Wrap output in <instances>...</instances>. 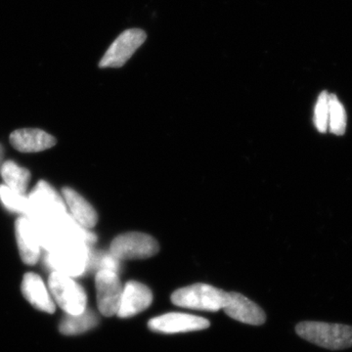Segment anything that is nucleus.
I'll use <instances>...</instances> for the list:
<instances>
[{"mask_svg":"<svg viewBox=\"0 0 352 352\" xmlns=\"http://www.w3.org/2000/svg\"><path fill=\"white\" fill-rule=\"evenodd\" d=\"M296 333L315 346L330 351H342L352 347L351 326L303 321L296 325Z\"/></svg>","mask_w":352,"mask_h":352,"instance_id":"1","label":"nucleus"},{"mask_svg":"<svg viewBox=\"0 0 352 352\" xmlns=\"http://www.w3.org/2000/svg\"><path fill=\"white\" fill-rule=\"evenodd\" d=\"M229 293L210 285L198 283L178 289L171 296V302L180 307L204 311H219L226 307Z\"/></svg>","mask_w":352,"mask_h":352,"instance_id":"2","label":"nucleus"},{"mask_svg":"<svg viewBox=\"0 0 352 352\" xmlns=\"http://www.w3.org/2000/svg\"><path fill=\"white\" fill-rule=\"evenodd\" d=\"M46 261L56 272L73 278L80 276L89 266L88 245L80 241L64 240L56 249L48 252Z\"/></svg>","mask_w":352,"mask_h":352,"instance_id":"3","label":"nucleus"},{"mask_svg":"<svg viewBox=\"0 0 352 352\" xmlns=\"http://www.w3.org/2000/svg\"><path fill=\"white\" fill-rule=\"evenodd\" d=\"M50 289L60 307L69 315L82 314L87 310V294L73 277L53 271L50 277Z\"/></svg>","mask_w":352,"mask_h":352,"instance_id":"4","label":"nucleus"},{"mask_svg":"<svg viewBox=\"0 0 352 352\" xmlns=\"http://www.w3.org/2000/svg\"><path fill=\"white\" fill-rule=\"evenodd\" d=\"M29 219H38L57 221L67 214L66 204L63 198L53 189L50 183L41 180L34 186L29 197Z\"/></svg>","mask_w":352,"mask_h":352,"instance_id":"5","label":"nucleus"},{"mask_svg":"<svg viewBox=\"0 0 352 352\" xmlns=\"http://www.w3.org/2000/svg\"><path fill=\"white\" fill-rule=\"evenodd\" d=\"M159 251V243L152 236L141 232L122 234L113 240L110 247V254L119 261L149 258Z\"/></svg>","mask_w":352,"mask_h":352,"instance_id":"6","label":"nucleus"},{"mask_svg":"<svg viewBox=\"0 0 352 352\" xmlns=\"http://www.w3.org/2000/svg\"><path fill=\"white\" fill-rule=\"evenodd\" d=\"M146 38L147 34L142 30L131 29L124 31L109 47L99 66L101 68H120L141 47Z\"/></svg>","mask_w":352,"mask_h":352,"instance_id":"7","label":"nucleus"},{"mask_svg":"<svg viewBox=\"0 0 352 352\" xmlns=\"http://www.w3.org/2000/svg\"><path fill=\"white\" fill-rule=\"evenodd\" d=\"M95 286L100 314L106 317L117 314L124 289L118 272L109 270H98L95 276Z\"/></svg>","mask_w":352,"mask_h":352,"instance_id":"8","label":"nucleus"},{"mask_svg":"<svg viewBox=\"0 0 352 352\" xmlns=\"http://www.w3.org/2000/svg\"><path fill=\"white\" fill-rule=\"evenodd\" d=\"M148 326L155 332L177 333L205 330L210 327V322L196 315L173 312L155 317L148 322Z\"/></svg>","mask_w":352,"mask_h":352,"instance_id":"9","label":"nucleus"},{"mask_svg":"<svg viewBox=\"0 0 352 352\" xmlns=\"http://www.w3.org/2000/svg\"><path fill=\"white\" fill-rule=\"evenodd\" d=\"M153 294L144 284L136 281L127 282L122 289L118 316L129 318L144 311L151 305Z\"/></svg>","mask_w":352,"mask_h":352,"instance_id":"10","label":"nucleus"},{"mask_svg":"<svg viewBox=\"0 0 352 352\" xmlns=\"http://www.w3.org/2000/svg\"><path fill=\"white\" fill-rule=\"evenodd\" d=\"M223 310L234 320L249 325H263L266 320L265 314L256 303L252 302L247 296L234 292L229 293L228 303Z\"/></svg>","mask_w":352,"mask_h":352,"instance_id":"11","label":"nucleus"},{"mask_svg":"<svg viewBox=\"0 0 352 352\" xmlns=\"http://www.w3.org/2000/svg\"><path fill=\"white\" fill-rule=\"evenodd\" d=\"M15 231L21 258L25 264L34 265L38 261L41 247L31 220L25 215L20 217L16 221Z\"/></svg>","mask_w":352,"mask_h":352,"instance_id":"12","label":"nucleus"},{"mask_svg":"<svg viewBox=\"0 0 352 352\" xmlns=\"http://www.w3.org/2000/svg\"><path fill=\"white\" fill-rule=\"evenodd\" d=\"M10 143L18 151L36 153L53 147L56 144V139L41 129H24L11 133Z\"/></svg>","mask_w":352,"mask_h":352,"instance_id":"13","label":"nucleus"},{"mask_svg":"<svg viewBox=\"0 0 352 352\" xmlns=\"http://www.w3.org/2000/svg\"><path fill=\"white\" fill-rule=\"evenodd\" d=\"M22 292L25 298L34 307L41 311L53 314L55 305L43 279L36 273H27L23 279Z\"/></svg>","mask_w":352,"mask_h":352,"instance_id":"14","label":"nucleus"},{"mask_svg":"<svg viewBox=\"0 0 352 352\" xmlns=\"http://www.w3.org/2000/svg\"><path fill=\"white\" fill-rule=\"evenodd\" d=\"M62 193L71 212L69 215L85 228H94L98 221V214L95 208L74 189L65 187Z\"/></svg>","mask_w":352,"mask_h":352,"instance_id":"15","label":"nucleus"},{"mask_svg":"<svg viewBox=\"0 0 352 352\" xmlns=\"http://www.w3.org/2000/svg\"><path fill=\"white\" fill-rule=\"evenodd\" d=\"M0 175L8 188L25 195L31 179V173L27 168H21L13 161H6L0 168Z\"/></svg>","mask_w":352,"mask_h":352,"instance_id":"16","label":"nucleus"},{"mask_svg":"<svg viewBox=\"0 0 352 352\" xmlns=\"http://www.w3.org/2000/svg\"><path fill=\"white\" fill-rule=\"evenodd\" d=\"M98 316L91 310L76 315H68L60 324V332L67 336L80 335L96 327Z\"/></svg>","mask_w":352,"mask_h":352,"instance_id":"17","label":"nucleus"},{"mask_svg":"<svg viewBox=\"0 0 352 352\" xmlns=\"http://www.w3.org/2000/svg\"><path fill=\"white\" fill-rule=\"evenodd\" d=\"M346 112L337 95H329V129L336 135H344L346 129Z\"/></svg>","mask_w":352,"mask_h":352,"instance_id":"18","label":"nucleus"},{"mask_svg":"<svg viewBox=\"0 0 352 352\" xmlns=\"http://www.w3.org/2000/svg\"><path fill=\"white\" fill-rule=\"evenodd\" d=\"M0 201L10 212H19L25 217L29 214V198L8 188L6 184L0 185Z\"/></svg>","mask_w":352,"mask_h":352,"instance_id":"19","label":"nucleus"},{"mask_svg":"<svg viewBox=\"0 0 352 352\" xmlns=\"http://www.w3.org/2000/svg\"><path fill=\"white\" fill-rule=\"evenodd\" d=\"M329 94L322 91L314 109V124L317 131L325 133L329 129Z\"/></svg>","mask_w":352,"mask_h":352,"instance_id":"20","label":"nucleus"},{"mask_svg":"<svg viewBox=\"0 0 352 352\" xmlns=\"http://www.w3.org/2000/svg\"><path fill=\"white\" fill-rule=\"evenodd\" d=\"M96 266L98 270H109L119 272L120 261L109 252L108 254H103L96 259Z\"/></svg>","mask_w":352,"mask_h":352,"instance_id":"21","label":"nucleus"},{"mask_svg":"<svg viewBox=\"0 0 352 352\" xmlns=\"http://www.w3.org/2000/svg\"><path fill=\"white\" fill-rule=\"evenodd\" d=\"M4 150L2 145L0 144V168H1L2 164H3Z\"/></svg>","mask_w":352,"mask_h":352,"instance_id":"22","label":"nucleus"}]
</instances>
